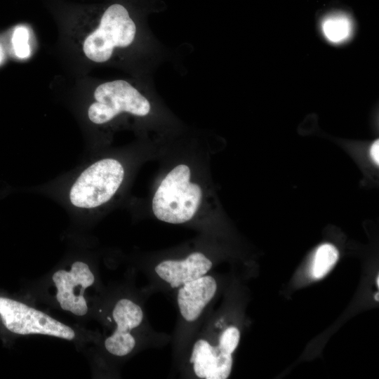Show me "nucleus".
<instances>
[{"instance_id":"1","label":"nucleus","mask_w":379,"mask_h":379,"mask_svg":"<svg viewBox=\"0 0 379 379\" xmlns=\"http://www.w3.org/2000/svg\"><path fill=\"white\" fill-rule=\"evenodd\" d=\"M190 178V169L185 164L175 166L164 178L152 199V211L157 219L180 224L193 218L201 204L202 191Z\"/></svg>"},{"instance_id":"12","label":"nucleus","mask_w":379,"mask_h":379,"mask_svg":"<svg viewBox=\"0 0 379 379\" xmlns=\"http://www.w3.org/2000/svg\"><path fill=\"white\" fill-rule=\"evenodd\" d=\"M338 257V251L333 244H324L319 246L312 265V277L320 279L325 277L335 265Z\"/></svg>"},{"instance_id":"7","label":"nucleus","mask_w":379,"mask_h":379,"mask_svg":"<svg viewBox=\"0 0 379 379\" xmlns=\"http://www.w3.org/2000/svg\"><path fill=\"white\" fill-rule=\"evenodd\" d=\"M116 329L104 342L105 350L117 357L130 354L135 347L136 341L131 331L138 327L143 319L142 308L128 298L119 300L112 310Z\"/></svg>"},{"instance_id":"13","label":"nucleus","mask_w":379,"mask_h":379,"mask_svg":"<svg viewBox=\"0 0 379 379\" xmlns=\"http://www.w3.org/2000/svg\"><path fill=\"white\" fill-rule=\"evenodd\" d=\"M29 32L25 26L17 27L13 34L12 43L15 55L20 58H27L30 55Z\"/></svg>"},{"instance_id":"4","label":"nucleus","mask_w":379,"mask_h":379,"mask_svg":"<svg viewBox=\"0 0 379 379\" xmlns=\"http://www.w3.org/2000/svg\"><path fill=\"white\" fill-rule=\"evenodd\" d=\"M0 320L10 332L19 335H41L69 341L81 337L79 331L25 302L0 296Z\"/></svg>"},{"instance_id":"14","label":"nucleus","mask_w":379,"mask_h":379,"mask_svg":"<svg viewBox=\"0 0 379 379\" xmlns=\"http://www.w3.org/2000/svg\"><path fill=\"white\" fill-rule=\"evenodd\" d=\"M239 340V330L235 326H230L221 334L218 346L223 352L232 354L237 347Z\"/></svg>"},{"instance_id":"10","label":"nucleus","mask_w":379,"mask_h":379,"mask_svg":"<svg viewBox=\"0 0 379 379\" xmlns=\"http://www.w3.org/2000/svg\"><path fill=\"white\" fill-rule=\"evenodd\" d=\"M216 290V281L209 275H204L179 287L177 302L183 319L190 322L197 320L214 297Z\"/></svg>"},{"instance_id":"15","label":"nucleus","mask_w":379,"mask_h":379,"mask_svg":"<svg viewBox=\"0 0 379 379\" xmlns=\"http://www.w3.org/2000/svg\"><path fill=\"white\" fill-rule=\"evenodd\" d=\"M370 154L372 160L378 165L379 164V140H375L370 149Z\"/></svg>"},{"instance_id":"6","label":"nucleus","mask_w":379,"mask_h":379,"mask_svg":"<svg viewBox=\"0 0 379 379\" xmlns=\"http://www.w3.org/2000/svg\"><path fill=\"white\" fill-rule=\"evenodd\" d=\"M51 281L55 289L54 297L60 309L77 317L87 314L88 305L84 293L93 285L95 278L86 262L76 260L55 271Z\"/></svg>"},{"instance_id":"3","label":"nucleus","mask_w":379,"mask_h":379,"mask_svg":"<svg viewBox=\"0 0 379 379\" xmlns=\"http://www.w3.org/2000/svg\"><path fill=\"white\" fill-rule=\"evenodd\" d=\"M124 174V166L115 159L96 161L84 168L73 182L68 194L70 204L84 210L105 204L120 187Z\"/></svg>"},{"instance_id":"18","label":"nucleus","mask_w":379,"mask_h":379,"mask_svg":"<svg viewBox=\"0 0 379 379\" xmlns=\"http://www.w3.org/2000/svg\"><path fill=\"white\" fill-rule=\"evenodd\" d=\"M376 284H377L378 288H379V276L378 275L377 276V278H376Z\"/></svg>"},{"instance_id":"9","label":"nucleus","mask_w":379,"mask_h":379,"mask_svg":"<svg viewBox=\"0 0 379 379\" xmlns=\"http://www.w3.org/2000/svg\"><path fill=\"white\" fill-rule=\"evenodd\" d=\"M212 265L204 254L194 252L184 260H166L159 262L155 267V272L172 288H179L206 275Z\"/></svg>"},{"instance_id":"5","label":"nucleus","mask_w":379,"mask_h":379,"mask_svg":"<svg viewBox=\"0 0 379 379\" xmlns=\"http://www.w3.org/2000/svg\"><path fill=\"white\" fill-rule=\"evenodd\" d=\"M150 109L149 100L138 88L126 80L117 79L96 87L87 114L93 124L102 125L122 113L145 117Z\"/></svg>"},{"instance_id":"2","label":"nucleus","mask_w":379,"mask_h":379,"mask_svg":"<svg viewBox=\"0 0 379 379\" xmlns=\"http://www.w3.org/2000/svg\"><path fill=\"white\" fill-rule=\"evenodd\" d=\"M96 27L84 39L85 56L96 63L109 60L117 48H125L134 41L137 26L128 9L112 4L99 13Z\"/></svg>"},{"instance_id":"8","label":"nucleus","mask_w":379,"mask_h":379,"mask_svg":"<svg viewBox=\"0 0 379 379\" xmlns=\"http://www.w3.org/2000/svg\"><path fill=\"white\" fill-rule=\"evenodd\" d=\"M190 362L199 378L226 379L232 371V357L208 340L199 339L193 345Z\"/></svg>"},{"instance_id":"11","label":"nucleus","mask_w":379,"mask_h":379,"mask_svg":"<svg viewBox=\"0 0 379 379\" xmlns=\"http://www.w3.org/2000/svg\"><path fill=\"white\" fill-rule=\"evenodd\" d=\"M321 30L328 41L340 44L346 41L351 36L353 25L351 19L346 14L333 13L323 20Z\"/></svg>"},{"instance_id":"17","label":"nucleus","mask_w":379,"mask_h":379,"mask_svg":"<svg viewBox=\"0 0 379 379\" xmlns=\"http://www.w3.org/2000/svg\"><path fill=\"white\" fill-rule=\"evenodd\" d=\"M2 59H3V52H2V49H1V48L0 46V62H1Z\"/></svg>"},{"instance_id":"16","label":"nucleus","mask_w":379,"mask_h":379,"mask_svg":"<svg viewBox=\"0 0 379 379\" xmlns=\"http://www.w3.org/2000/svg\"><path fill=\"white\" fill-rule=\"evenodd\" d=\"M379 298V293L377 292V293L375 294L374 298H375V300L376 301H378V302L379 301V298Z\"/></svg>"}]
</instances>
